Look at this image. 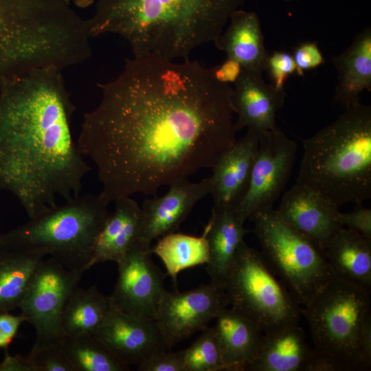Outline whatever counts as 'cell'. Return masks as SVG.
I'll return each mask as SVG.
<instances>
[{
	"label": "cell",
	"mask_w": 371,
	"mask_h": 371,
	"mask_svg": "<svg viewBox=\"0 0 371 371\" xmlns=\"http://www.w3.org/2000/svg\"><path fill=\"white\" fill-rule=\"evenodd\" d=\"M98 87L100 102L84 114L77 144L95 165L108 204L212 168L237 140L232 87L214 67L133 57Z\"/></svg>",
	"instance_id": "cell-1"
},
{
	"label": "cell",
	"mask_w": 371,
	"mask_h": 371,
	"mask_svg": "<svg viewBox=\"0 0 371 371\" xmlns=\"http://www.w3.org/2000/svg\"><path fill=\"white\" fill-rule=\"evenodd\" d=\"M62 71L38 67L0 87V189L30 218L56 205L57 196L80 195L91 169L73 137L76 107Z\"/></svg>",
	"instance_id": "cell-2"
},
{
	"label": "cell",
	"mask_w": 371,
	"mask_h": 371,
	"mask_svg": "<svg viewBox=\"0 0 371 371\" xmlns=\"http://www.w3.org/2000/svg\"><path fill=\"white\" fill-rule=\"evenodd\" d=\"M241 0H98L88 19L91 38H124L133 57L188 59L224 30Z\"/></svg>",
	"instance_id": "cell-3"
},
{
	"label": "cell",
	"mask_w": 371,
	"mask_h": 371,
	"mask_svg": "<svg viewBox=\"0 0 371 371\" xmlns=\"http://www.w3.org/2000/svg\"><path fill=\"white\" fill-rule=\"evenodd\" d=\"M86 23L63 0H0V87L44 66L78 65Z\"/></svg>",
	"instance_id": "cell-4"
},
{
	"label": "cell",
	"mask_w": 371,
	"mask_h": 371,
	"mask_svg": "<svg viewBox=\"0 0 371 371\" xmlns=\"http://www.w3.org/2000/svg\"><path fill=\"white\" fill-rule=\"evenodd\" d=\"M296 183L339 207L371 197V106L360 102L303 140Z\"/></svg>",
	"instance_id": "cell-5"
},
{
	"label": "cell",
	"mask_w": 371,
	"mask_h": 371,
	"mask_svg": "<svg viewBox=\"0 0 371 371\" xmlns=\"http://www.w3.org/2000/svg\"><path fill=\"white\" fill-rule=\"evenodd\" d=\"M100 194L79 195L47 207L36 216L0 234V249L44 250L65 268L89 269L95 241L110 212Z\"/></svg>",
	"instance_id": "cell-6"
},
{
	"label": "cell",
	"mask_w": 371,
	"mask_h": 371,
	"mask_svg": "<svg viewBox=\"0 0 371 371\" xmlns=\"http://www.w3.org/2000/svg\"><path fill=\"white\" fill-rule=\"evenodd\" d=\"M266 262L304 306L332 277L324 251L286 224L273 207L249 218Z\"/></svg>",
	"instance_id": "cell-7"
},
{
	"label": "cell",
	"mask_w": 371,
	"mask_h": 371,
	"mask_svg": "<svg viewBox=\"0 0 371 371\" xmlns=\"http://www.w3.org/2000/svg\"><path fill=\"white\" fill-rule=\"evenodd\" d=\"M227 304L254 322L262 333L298 324L302 307L266 262L244 240L221 285Z\"/></svg>",
	"instance_id": "cell-8"
},
{
	"label": "cell",
	"mask_w": 371,
	"mask_h": 371,
	"mask_svg": "<svg viewBox=\"0 0 371 371\" xmlns=\"http://www.w3.org/2000/svg\"><path fill=\"white\" fill-rule=\"evenodd\" d=\"M370 290L332 276L302 307L315 349L361 370L359 340L363 320L370 311Z\"/></svg>",
	"instance_id": "cell-9"
},
{
	"label": "cell",
	"mask_w": 371,
	"mask_h": 371,
	"mask_svg": "<svg viewBox=\"0 0 371 371\" xmlns=\"http://www.w3.org/2000/svg\"><path fill=\"white\" fill-rule=\"evenodd\" d=\"M83 273L65 268L52 257L44 260L32 273L19 307L35 330L36 344L59 343L61 317Z\"/></svg>",
	"instance_id": "cell-10"
},
{
	"label": "cell",
	"mask_w": 371,
	"mask_h": 371,
	"mask_svg": "<svg viewBox=\"0 0 371 371\" xmlns=\"http://www.w3.org/2000/svg\"><path fill=\"white\" fill-rule=\"evenodd\" d=\"M297 146L278 127L258 134V147L247 191L234 210L244 222L273 207L291 175Z\"/></svg>",
	"instance_id": "cell-11"
},
{
	"label": "cell",
	"mask_w": 371,
	"mask_h": 371,
	"mask_svg": "<svg viewBox=\"0 0 371 371\" xmlns=\"http://www.w3.org/2000/svg\"><path fill=\"white\" fill-rule=\"evenodd\" d=\"M227 305L223 289L211 282L183 292L166 290L155 322L170 349L208 327L218 313Z\"/></svg>",
	"instance_id": "cell-12"
},
{
	"label": "cell",
	"mask_w": 371,
	"mask_h": 371,
	"mask_svg": "<svg viewBox=\"0 0 371 371\" xmlns=\"http://www.w3.org/2000/svg\"><path fill=\"white\" fill-rule=\"evenodd\" d=\"M150 247L136 243L117 264L118 276L109 295L111 307L155 320L166 290L165 275L151 258Z\"/></svg>",
	"instance_id": "cell-13"
},
{
	"label": "cell",
	"mask_w": 371,
	"mask_h": 371,
	"mask_svg": "<svg viewBox=\"0 0 371 371\" xmlns=\"http://www.w3.org/2000/svg\"><path fill=\"white\" fill-rule=\"evenodd\" d=\"M166 194L145 200L142 207V220L137 243L150 247L157 238L175 232L194 206L210 194L211 177L198 182L188 179L171 184Z\"/></svg>",
	"instance_id": "cell-14"
},
{
	"label": "cell",
	"mask_w": 371,
	"mask_h": 371,
	"mask_svg": "<svg viewBox=\"0 0 371 371\" xmlns=\"http://www.w3.org/2000/svg\"><path fill=\"white\" fill-rule=\"evenodd\" d=\"M121 361L138 366L167 347L155 320L111 307L93 335Z\"/></svg>",
	"instance_id": "cell-15"
},
{
	"label": "cell",
	"mask_w": 371,
	"mask_h": 371,
	"mask_svg": "<svg viewBox=\"0 0 371 371\" xmlns=\"http://www.w3.org/2000/svg\"><path fill=\"white\" fill-rule=\"evenodd\" d=\"M339 208L315 191L295 183L275 210L286 224L324 251L332 236L342 227L337 219Z\"/></svg>",
	"instance_id": "cell-16"
},
{
	"label": "cell",
	"mask_w": 371,
	"mask_h": 371,
	"mask_svg": "<svg viewBox=\"0 0 371 371\" xmlns=\"http://www.w3.org/2000/svg\"><path fill=\"white\" fill-rule=\"evenodd\" d=\"M234 85L231 102L237 114L234 122L237 131L247 128L259 134L278 127L276 117L285 101L284 89L266 82L262 71L243 68Z\"/></svg>",
	"instance_id": "cell-17"
},
{
	"label": "cell",
	"mask_w": 371,
	"mask_h": 371,
	"mask_svg": "<svg viewBox=\"0 0 371 371\" xmlns=\"http://www.w3.org/2000/svg\"><path fill=\"white\" fill-rule=\"evenodd\" d=\"M258 147V133L245 135L224 152L212 167V195L215 207H235L248 188Z\"/></svg>",
	"instance_id": "cell-18"
},
{
	"label": "cell",
	"mask_w": 371,
	"mask_h": 371,
	"mask_svg": "<svg viewBox=\"0 0 371 371\" xmlns=\"http://www.w3.org/2000/svg\"><path fill=\"white\" fill-rule=\"evenodd\" d=\"M224 371H246L258 352L262 331L251 319L233 308H223L214 318Z\"/></svg>",
	"instance_id": "cell-19"
},
{
	"label": "cell",
	"mask_w": 371,
	"mask_h": 371,
	"mask_svg": "<svg viewBox=\"0 0 371 371\" xmlns=\"http://www.w3.org/2000/svg\"><path fill=\"white\" fill-rule=\"evenodd\" d=\"M95 241L89 269L100 262H120L137 243L140 231L142 207L131 196L115 202Z\"/></svg>",
	"instance_id": "cell-20"
},
{
	"label": "cell",
	"mask_w": 371,
	"mask_h": 371,
	"mask_svg": "<svg viewBox=\"0 0 371 371\" xmlns=\"http://www.w3.org/2000/svg\"><path fill=\"white\" fill-rule=\"evenodd\" d=\"M228 22V26L213 41L215 46L227 58L236 60L243 69L267 70L269 54L258 16L253 12L236 10Z\"/></svg>",
	"instance_id": "cell-21"
},
{
	"label": "cell",
	"mask_w": 371,
	"mask_h": 371,
	"mask_svg": "<svg viewBox=\"0 0 371 371\" xmlns=\"http://www.w3.org/2000/svg\"><path fill=\"white\" fill-rule=\"evenodd\" d=\"M324 254L333 276L370 290L371 238L341 227L328 243Z\"/></svg>",
	"instance_id": "cell-22"
},
{
	"label": "cell",
	"mask_w": 371,
	"mask_h": 371,
	"mask_svg": "<svg viewBox=\"0 0 371 371\" xmlns=\"http://www.w3.org/2000/svg\"><path fill=\"white\" fill-rule=\"evenodd\" d=\"M234 207H213L211 218L205 226L209 247L206 264L210 282L221 287L236 251L249 230Z\"/></svg>",
	"instance_id": "cell-23"
},
{
	"label": "cell",
	"mask_w": 371,
	"mask_h": 371,
	"mask_svg": "<svg viewBox=\"0 0 371 371\" xmlns=\"http://www.w3.org/2000/svg\"><path fill=\"white\" fill-rule=\"evenodd\" d=\"M333 63L337 72L335 101L346 108L359 102L361 93L371 91L370 28L359 32Z\"/></svg>",
	"instance_id": "cell-24"
},
{
	"label": "cell",
	"mask_w": 371,
	"mask_h": 371,
	"mask_svg": "<svg viewBox=\"0 0 371 371\" xmlns=\"http://www.w3.org/2000/svg\"><path fill=\"white\" fill-rule=\"evenodd\" d=\"M311 350L298 324L264 333L257 355L246 371H302Z\"/></svg>",
	"instance_id": "cell-25"
},
{
	"label": "cell",
	"mask_w": 371,
	"mask_h": 371,
	"mask_svg": "<svg viewBox=\"0 0 371 371\" xmlns=\"http://www.w3.org/2000/svg\"><path fill=\"white\" fill-rule=\"evenodd\" d=\"M46 255L41 249H0V313L19 307L32 273Z\"/></svg>",
	"instance_id": "cell-26"
},
{
	"label": "cell",
	"mask_w": 371,
	"mask_h": 371,
	"mask_svg": "<svg viewBox=\"0 0 371 371\" xmlns=\"http://www.w3.org/2000/svg\"><path fill=\"white\" fill-rule=\"evenodd\" d=\"M111 308L109 296L96 285L78 286L69 298L62 314L63 334L77 337L94 335Z\"/></svg>",
	"instance_id": "cell-27"
},
{
	"label": "cell",
	"mask_w": 371,
	"mask_h": 371,
	"mask_svg": "<svg viewBox=\"0 0 371 371\" xmlns=\"http://www.w3.org/2000/svg\"><path fill=\"white\" fill-rule=\"evenodd\" d=\"M152 254L163 262L167 275L176 286L178 274L188 268L207 264L209 260V247L204 229L203 235L194 236L173 232L160 237L153 247Z\"/></svg>",
	"instance_id": "cell-28"
},
{
	"label": "cell",
	"mask_w": 371,
	"mask_h": 371,
	"mask_svg": "<svg viewBox=\"0 0 371 371\" xmlns=\"http://www.w3.org/2000/svg\"><path fill=\"white\" fill-rule=\"evenodd\" d=\"M59 344L73 371H127L121 361L93 335L72 337L63 335Z\"/></svg>",
	"instance_id": "cell-29"
},
{
	"label": "cell",
	"mask_w": 371,
	"mask_h": 371,
	"mask_svg": "<svg viewBox=\"0 0 371 371\" xmlns=\"http://www.w3.org/2000/svg\"><path fill=\"white\" fill-rule=\"evenodd\" d=\"M183 371H224L219 344L213 327H207L182 350Z\"/></svg>",
	"instance_id": "cell-30"
},
{
	"label": "cell",
	"mask_w": 371,
	"mask_h": 371,
	"mask_svg": "<svg viewBox=\"0 0 371 371\" xmlns=\"http://www.w3.org/2000/svg\"><path fill=\"white\" fill-rule=\"evenodd\" d=\"M27 358L34 371H73L59 343L34 344Z\"/></svg>",
	"instance_id": "cell-31"
},
{
	"label": "cell",
	"mask_w": 371,
	"mask_h": 371,
	"mask_svg": "<svg viewBox=\"0 0 371 371\" xmlns=\"http://www.w3.org/2000/svg\"><path fill=\"white\" fill-rule=\"evenodd\" d=\"M272 85L278 89H284L289 76L296 71L293 56L285 52H274L269 54L267 62Z\"/></svg>",
	"instance_id": "cell-32"
},
{
	"label": "cell",
	"mask_w": 371,
	"mask_h": 371,
	"mask_svg": "<svg viewBox=\"0 0 371 371\" xmlns=\"http://www.w3.org/2000/svg\"><path fill=\"white\" fill-rule=\"evenodd\" d=\"M139 371H183L182 351L158 352L137 366Z\"/></svg>",
	"instance_id": "cell-33"
},
{
	"label": "cell",
	"mask_w": 371,
	"mask_h": 371,
	"mask_svg": "<svg viewBox=\"0 0 371 371\" xmlns=\"http://www.w3.org/2000/svg\"><path fill=\"white\" fill-rule=\"evenodd\" d=\"M293 58L296 66V74L304 76L306 70L315 69L324 63V56L317 43L304 42L294 50Z\"/></svg>",
	"instance_id": "cell-34"
},
{
	"label": "cell",
	"mask_w": 371,
	"mask_h": 371,
	"mask_svg": "<svg viewBox=\"0 0 371 371\" xmlns=\"http://www.w3.org/2000/svg\"><path fill=\"white\" fill-rule=\"evenodd\" d=\"M359 207L350 212L337 214V219L340 225L346 226L371 238V209L359 205Z\"/></svg>",
	"instance_id": "cell-35"
},
{
	"label": "cell",
	"mask_w": 371,
	"mask_h": 371,
	"mask_svg": "<svg viewBox=\"0 0 371 371\" xmlns=\"http://www.w3.org/2000/svg\"><path fill=\"white\" fill-rule=\"evenodd\" d=\"M302 371H352L342 360L326 352L311 349Z\"/></svg>",
	"instance_id": "cell-36"
},
{
	"label": "cell",
	"mask_w": 371,
	"mask_h": 371,
	"mask_svg": "<svg viewBox=\"0 0 371 371\" xmlns=\"http://www.w3.org/2000/svg\"><path fill=\"white\" fill-rule=\"evenodd\" d=\"M359 358L361 370L371 368V311L365 317L359 340Z\"/></svg>",
	"instance_id": "cell-37"
},
{
	"label": "cell",
	"mask_w": 371,
	"mask_h": 371,
	"mask_svg": "<svg viewBox=\"0 0 371 371\" xmlns=\"http://www.w3.org/2000/svg\"><path fill=\"white\" fill-rule=\"evenodd\" d=\"M242 71L241 65L235 60L227 58L221 63L214 67L216 78L221 82L234 83Z\"/></svg>",
	"instance_id": "cell-38"
},
{
	"label": "cell",
	"mask_w": 371,
	"mask_h": 371,
	"mask_svg": "<svg viewBox=\"0 0 371 371\" xmlns=\"http://www.w3.org/2000/svg\"><path fill=\"white\" fill-rule=\"evenodd\" d=\"M26 322L25 318L20 315H13L8 313H0V333L8 339L12 341L16 337L20 325Z\"/></svg>",
	"instance_id": "cell-39"
},
{
	"label": "cell",
	"mask_w": 371,
	"mask_h": 371,
	"mask_svg": "<svg viewBox=\"0 0 371 371\" xmlns=\"http://www.w3.org/2000/svg\"><path fill=\"white\" fill-rule=\"evenodd\" d=\"M4 359L0 362V371H34L27 357L21 355H10L5 349Z\"/></svg>",
	"instance_id": "cell-40"
},
{
	"label": "cell",
	"mask_w": 371,
	"mask_h": 371,
	"mask_svg": "<svg viewBox=\"0 0 371 371\" xmlns=\"http://www.w3.org/2000/svg\"><path fill=\"white\" fill-rule=\"evenodd\" d=\"M67 4H74L76 7L80 8H86L91 5L94 3V0H63Z\"/></svg>",
	"instance_id": "cell-41"
},
{
	"label": "cell",
	"mask_w": 371,
	"mask_h": 371,
	"mask_svg": "<svg viewBox=\"0 0 371 371\" xmlns=\"http://www.w3.org/2000/svg\"><path fill=\"white\" fill-rule=\"evenodd\" d=\"M12 341L6 339L1 333H0V348H8V346Z\"/></svg>",
	"instance_id": "cell-42"
}]
</instances>
